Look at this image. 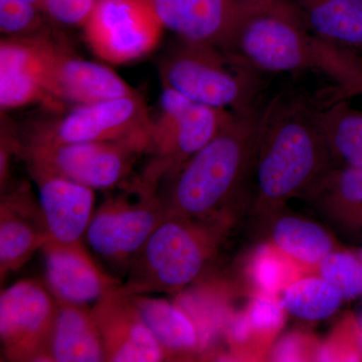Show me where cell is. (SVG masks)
Masks as SVG:
<instances>
[{
    "label": "cell",
    "instance_id": "cell-1",
    "mask_svg": "<svg viewBox=\"0 0 362 362\" xmlns=\"http://www.w3.org/2000/svg\"><path fill=\"white\" fill-rule=\"evenodd\" d=\"M318 106L285 94L264 105L252 197L254 214L262 221L301 197L337 164L319 123Z\"/></svg>",
    "mask_w": 362,
    "mask_h": 362
},
{
    "label": "cell",
    "instance_id": "cell-2",
    "mask_svg": "<svg viewBox=\"0 0 362 362\" xmlns=\"http://www.w3.org/2000/svg\"><path fill=\"white\" fill-rule=\"evenodd\" d=\"M264 105L233 112L232 120L204 148L159 185L166 218H209L235 214L254 185Z\"/></svg>",
    "mask_w": 362,
    "mask_h": 362
},
{
    "label": "cell",
    "instance_id": "cell-3",
    "mask_svg": "<svg viewBox=\"0 0 362 362\" xmlns=\"http://www.w3.org/2000/svg\"><path fill=\"white\" fill-rule=\"evenodd\" d=\"M226 51L259 71H312L335 84L331 101L362 95V59L311 32L288 0L245 16Z\"/></svg>",
    "mask_w": 362,
    "mask_h": 362
},
{
    "label": "cell",
    "instance_id": "cell-4",
    "mask_svg": "<svg viewBox=\"0 0 362 362\" xmlns=\"http://www.w3.org/2000/svg\"><path fill=\"white\" fill-rule=\"evenodd\" d=\"M235 218L233 214L166 218L145 243L115 292L131 297L182 291L213 263Z\"/></svg>",
    "mask_w": 362,
    "mask_h": 362
},
{
    "label": "cell",
    "instance_id": "cell-5",
    "mask_svg": "<svg viewBox=\"0 0 362 362\" xmlns=\"http://www.w3.org/2000/svg\"><path fill=\"white\" fill-rule=\"evenodd\" d=\"M259 73L235 52L183 40L161 68L164 86L195 103L232 112L256 106L262 89Z\"/></svg>",
    "mask_w": 362,
    "mask_h": 362
},
{
    "label": "cell",
    "instance_id": "cell-6",
    "mask_svg": "<svg viewBox=\"0 0 362 362\" xmlns=\"http://www.w3.org/2000/svg\"><path fill=\"white\" fill-rule=\"evenodd\" d=\"M233 116V112L195 103L164 86L160 113L150 127L146 153L151 160L138 181L158 190L162 181L211 142Z\"/></svg>",
    "mask_w": 362,
    "mask_h": 362
},
{
    "label": "cell",
    "instance_id": "cell-7",
    "mask_svg": "<svg viewBox=\"0 0 362 362\" xmlns=\"http://www.w3.org/2000/svg\"><path fill=\"white\" fill-rule=\"evenodd\" d=\"M165 218L156 190L135 181L98 207L85 240L98 258L126 275L150 235Z\"/></svg>",
    "mask_w": 362,
    "mask_h": 362
},
{
    "label": "cell",
    "instance_id": "cell-8",
    "mask_svg": "<svg viewBox=\"0 0 362 362\" xmlns=\"http://www.w3.org/2000/svg\"><path fill=\"white\" fill-rule=\"evenodd\" d=\"M28 165L75 181L94 190L121 185L135 157L145 152L128 142L92 141L58 144H16Z\"/></svg>",
    "mask_w": 362,
    "mask_h": 362
},
{
    "label": "cell",
    "instance_id": "cell-9",
    "mask_svg": "<svg viewBox=\"0 0 362 362\" xmlns=\"http://www.w3.org/2000/svg\"><path fill=\"white\" fill-rule=\"evenodd\" d=\"M151 121L141 98L127 96L78 105L51 127L37 131L25 143L110 141L138 145L147 152Z\"/></svg>",
    "mask_w": 362,
    "mask_h": 362
},
{
    "label": "cell",
    "instance_id": "cell-10",
    "mask_svg": "<svg viewBox=\"0 0 362 362\" xmlns=\"http://www.w3.org/2000/svg\"><path fill=\"white\" fill-rule=\"evenodd\" d=\"M59 301L40 281L25 279L0 294V342L7 361H49Z\"/></svg>",
    "mask_w": 362,
    "mask_h": 362
},
{
    "label": "cell",
    "instance_id": "cell-11",
    "mask_svg": "<svg viewBox=\"0 0 362 362\" xmlns=\"http://www.w3.org/2000/svg\"><path fill=\"white\" fill-rule=\"evenodd\" d=\"M162 28L152 0H97L85 33L98 56L120 64L152 51Z\"/></svg>",
    "mask_w": 362,
    "mask_h": 362
},
{
    "label": "cell",
    "instance_id": "cell-12",
    "mask_svg": "<svg viewBox=\"0 0 362 362\" xmlns=\"http://www.w3.org/2000/svg\"><path fill=\"white\" fill-rule=\"evenodd\" d=\"M39 197L26 183L2 192L0 199V279L18 272L49 243Z\"/></svg>",
    "mask_w": 362,
    "mask_h": 362
},
{
    "label": "cell",
    "instance_id": "cell-13",
    "mask_svg": "<svg viewBox=\"0 0 362 362\" xmlns=\"http://www.w3.org/2000/svg\"><path fill=\"white\" fill-rule=\"evenodd\" d=\"M42 252L44 283L58 301L89 305L122 284V280L101 268L85 244L66 246L49 242Z\"/></svg>",
    "mask_w": 362,
    "mask_h": 362
},
{
    "label": "cell",
    "instance_id": "cell-14",
    "mask_svg": "<svg viewBox=\"0 0 362 362\" xmlns=\"http://www.w3.org/2000/svg\"><path fill=\"white\" fill-rule=\"evenodd\" d=\"M92 309L103 340L106 361H166L163 349L143 320L132 297L114 291L95 302Z\"/></svg>",
    "mask_w": 362,
    "mask_h": 362
},
{
    "label": "cell",
    "instance_id": "cell-15",
    "mask_svg": "<svg viewBox=\"0 0 362 362\" xmlns=\"http://www.w3.org/2000/svg\"><path fill=\"white\" fill-rule=\"evenodd\" d=\"M39 192V202L49 230V242L74 246L84 238L94 214V189L75 181L28 165Z\"/></svg>",
    "mask_w": 362,
    "mask_h": 362
},
{
    "label": "cell",
    "instance_id": "cell-16",
    "mask_svg": "<svg viewBox=\"0 0 362 362\" xmlns=\"http://www.w3.org/2000/svg\"><path fill=\"white\" fill-rule=\"evenodd\" d=\"M162 26L181 40L228 49L242 21L230 0H152Z\"/></svg>",
    "mask_w": 362,
    "mask_h": 362
},
{
    "label": "cell",
    "instance_id": "cell-17",
    "mask_svg": "<svg viewBox=\"0 0 362 362\" xmlns=\"http://www.w3.org/2000/svg\"><path fill=\"white\" fill-rule=\"evenodd\" d=\"M54 49L45 44L4 40L0 47V105L20 108L51 97L49 70Z\"/></svg>",
    "mask_w": 362,
    "mask_h": 362
},
{
    "label": "cell",
    "instance_id": "cell-18",
    "mask_svg": "<svg viewBox=\"0 0 362 362\" xmlns=\"http://www.w3.org/2000/svg\"><path fill=\"white\" fill-rule=\"evenodd\" d=\"M129 86L108 66L65 56L54 49L49 71V94L78 105L133 94Z\"/></svg>",
    "mask_w": 362,
    "mask_h": 362
},
{
    "label": "cell",
    "instance_id": "cell-19",
    "mask_svg": "<svg viewBox=\"0 0 362 362\" xmlns=\"http://www.w3.org/2000/svg\"><path fill=\"white\" fill-rule=\"evenodd\" d=\"M301 197L342 233L362 237L361 168L335 164Z\"/></svg>",
    "mask_w": 362,
    "mask_h": 362
},
{
    "label": "cell",
    "instance_id": "cell-20",
    "mask_svg": "<svg viewBox=\"0 0 362 362\" xmlns=\"http://www.w3.org/2000/svg\"><path fill=\"white\" fill-rule=\"evenodd\" d=\"M47 361H106L103 340L89 305L59 301L58 316L49 340Z\"/></svg>",
    "mask_w": 362,
    "mask_h": 362
},
{
    "label": "cell",
    "instance_id": "cell-21",
    "mask_svg": "<svg viewBox=\"0 0 362 362\" xmlns=\"http://www.w3.org/2000/svg\"><path fill=\"white\" fill-rule=\"evenodd\" d=\"M266 223L269 238L267 242L311 274H315L316 267L326 256L339 249L324 226L303 216L281 211Z\"/></svg>",
    "mask_w": 362,
    "mask_h": 362
},
{
    "label": "cell",
    "instance_id": "cell-22",
    "mask_svg": "<svg viewBox=\"0 0 362 362\" xmlns=\"http://www.w3.org/2000/svg\"><path fill=\"white\" fill-rule=\"evenodd\" d=\"M131 297L147 327L163 349L166 361L175 357H190L199 350V329L180 306L150 295Z\"/></svg>",
    "mask_w": 362,
    "mask_h": 362
},
{
    "label": "cell",
    "instance_id": "cell-23",
    "mask_svg": "<svg viewBox=\"0 0 362 362\" xmlns=\"http://www.w3.org/2000/svg\"><path fill=\"white\" fill-rule=\"evenodd\" d=\"M307 28L323 39L362 49V0H288Z\"/></svg>",
    "mask_w": 362,
    "mask_h": 362
},
{
    "label": "cell",
    "instance_id": "cell-24",
    "mask_svg": "<svg viewBox=\"0 0 362 362\" xmlns=\"http://www.w3.org/2000/svg\"><path fill=\"white\" fill-rule=\"evenodd\" d=\"M317 116L335 162L362 169V111L338 100L319 104Z\"/></svg>",
    "mask_w": 362,
    "mask_h": 362
},
{
    "label": "cell",
    "instance_id": "cell-25",
    "mask_svg": "<svg viewBox=\"0 0 362 362\" xmlns=\"http://www.w3.org/2000/svg\"><path fill=\"white\" fill-rule=\"evenodd\" d=\"M286 312L305 321L329 318L344 298L317 274H308L290 283L279 295Z\"/></svg>",
    "mask_w": 362,
    "mask_h": 362
},
{
    "label": "cell",
    "instance_id": "cell-26",
    "mask_svg": "<svg viewBox=\"0 0 362 362\" xmlns=\"http://www.w3.org/2000/svg\"><path fill=\"white\" fill-rule=\"evenodd\" d=\"M249 273L257 292L274 296H279L293 281L311 274L269 242L255 252Z\"/></svg>",
    "mask_w": 362,
    "mask_h": 362
},
{
    "label": "cell",
    "instance_id": "cell-27",
    "mask_svg": "<svg viewBox=\"0 0 362 362\" xmlns=\"http://www.w3.org/2000/svg\"><path fill=\"white\" fill-rule=\"evenodd\" d=\"M315 274L329 283L344 300L362 295V261L358 255L337 249L316 267Z\"/></svg>",
    "mask_w": 362,
    "mask_h": 362
},
{
    "label": "cell",
    "instance_id": "cell-28",
    "mask_svg": "<svg viewBox=\"0 0 362 362\" xmlns=\"http://www.w3.org/2000/svg\"><path fill=\"white\" fill-rule=\"evenodd\" d=\"M255 334L266 358L279 333L284 327L286 312L279 296L256 292L247 307Z\"/></svg>",
    "mask_w": 362,
    "mask_h": 362
},
{
    "label": "cell",
    "instance_id": "cell-29",
    "mask_svg": "<svg viewBox=\"0 0 362 362\" xmlns=\"http://www.w3.org/2000/svg\"><path fill=\"white\" fill-rule=\"evenodd\" d=\"M317 361H362L357 317L351 313L343 317L329 337L320 342Z\"/></svg>",
    "mask_w": 362,
    "mask_h": 362
},
{
    "label": "cell",
    "instance_id": "cell-30",
    "mask_svg": "<svg viewBox=\"0 0 362 362\" xmlns=\"http://www.w3.org/2000/svg\"><path fill=\"white\" fill-rule=\"evenodd\" d=\"M320 341L309 333H288L274 342L267 358L271 361H317Z\"/></svg>",
    "mask_w": 362,
    "mask_h": 362
},
{
    "label": "cell",
    "instance_id": "cell-31",
    "mask_svg": "<svg viewBox=\"0 0 362 362\" xmlns=\"http://www.w3.org/2000/svg\"><path fill=\"white\" fill-rule=\"evenodd\" d=\"M40 7L23 0H0V28L7 35H20L37 26Z\"/></svg>",
    "mask_w": 362,
    "mask_h": 362
},
{
    "label": "cell",
    "instance_id": "cell-32",
    "mask_svg": "<svg viewBox=\"0 0 362 362\" xmlns=\"http://www.w3.org/2000/svg\"><path fill=\"white\" fill-rule=\"evenodd\" d=\"M97 0H42V9L62 25H86Z\"/></svg>",
    "mask_w": 362,
    "mask_h": 362
},
{
    "label": "cell",
    "instance_id": "cell-33",
    "mask_svg": "<svg viewBox=\"0 0 362 362\" xmlns=\"http://www.w3.org/2000/svg\"><path fill=\"white\" fill-rule=\"evenodd\" d=\"M230 1L239 11L243 20V18L250 16V14L280 6L286 0H230Z\"/></svg>",
    "mask_w": 362,
    "mask_h": 362
},
{
    "label": "cell",
    "instance_id": "cell-34",
    "mask_svg": "<svg viewBox=\"0 0 362 362\" xmlns=\"http://www.w3.org/2000/svg\"><path fill=\"white\" fill-rule=\"evenodd\" d=\"M357 322H358L359 339H361V346L362 350V312L361 316L357 318Z\"/></svg>",
    "mask_w": 362,
    "mask_h": 362
},
{
    "label": "cell",
    "instance_id": "cell-35",
    "mask_svg": "<svg viewBox=\"0 0 362 362\" xmlns=\"http://www.w3.org/2000/svg\"><path fill=\"white\" fill-rule=\"evenodd\" d=\"M23 1L28 2V4H33L42 9V0H23Z\"/></svg>",
    "mask_w": 362,
    "mask_h": 362
},
{
    "label": "cell",
    "instance_id": "cell-36",
    "mask_svg": "<svg viewBox=\"0 0 362 362\" xmlns=\"http://www.w3.org/2000/svg\"><path fill=\"white\" fill-rule=\"evenodd\" d=\"M357 255H358L359 259H361L362 261V247L361 250H359L358 252H357Z\"/></svg>",
    "mask_w": 362,
    "mask_h": 362
}]
</instances>
